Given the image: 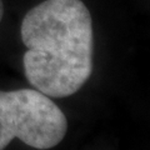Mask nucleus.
I'll return each instance as SVG.
<instances>
[{
    "instance_id": "nucleus-1",
    "label": "nucleus",
    "mask_w": 150,
    "mask_h": 150,
    "mask_svg": "<svg viewBox=\"0 0 150 150\" xmlns=\"http://www.w3.org/2000/svg\"><path fill=\"white\" fill-rule=\"evenodd\" d=\"M25 76L49 98L76 93L93 73V20L81 0H45L21 23Z\"/></svg>"
},
{
    "instance_id": "nucleus-2",
    "label": "nucleus",
    "mask_w": 150,
    "mask_h": 150,
    "mask_svg": "<svg viewBox=\"0 0 150 150\" xmlns=\"http://www.w3.org/2000/svg\"><path fill=\"white\" fill-rule=\"evenodd\" d=\"M67 130V116L45 94L36 89L0 90V150L14 138L35 149H51Z\"/></svg>"
},
{
    "instance_id": "nucleus-3",
    "label": "nucleus",
    "mask_w": 150,
    "mask_h": 150,
    "mask_svg": "<svg viewBox=\"0 0 150 150\" xmlns=\"http://www.w3.org/2000/svg\"><path fill=\"white\" fill-rule=\"evenodd\" d=\"M3 15H4V5H3V1L0 0V21L3 19Z\"/></svg>"
}]
</instances>
